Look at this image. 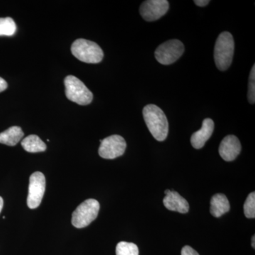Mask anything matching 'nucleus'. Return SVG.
Here are the masks:
<instances>
[{"label":"nucleus","instance_id":"a211bd4d","mask_svg":"<svg viewBox=\"0 0 255 255\" xmlns=\"http://www.w3.org/2000/svg\"><path fill=\"white\" fill-rule=\"evenodd\" d=\"M245 216L248 219H255V193L252 192L247 198L244 204Z\"/></svg>","mask_w":255,"mask_h":255},{"label":"nucleus","instance_id":"5701e85b","mask_svg":"<svg viewBox=\"0 0 255 255\" xmlns=\"http://www.w3.org/2000/svg\"><path fill=\"white\" fill-rule=\"evenodd\" d=\"M3 205H4V201H3L2 198L0 196V213H1V210H2Z\"/></svg>","mask_w":255,"mask_h":255},{"label":"nucleus","instance_id":"ddd939ff","mask_svg":"<svg viewBox=\"0 0 255 255\" xmlns=\"http://www.w3.org/2000/svg\"><path fill=\"white\" fill-rule=\"evenodd\" d=\"M231 209L229 201L224 194H217L212 196L211 200V214L216 218L221 217Z\"/></svg>","mask_w":255,"mask_h":255},{"label":"nucleus","instance_id":"423d86ee","mask_svg":"<svg viewBox=\"0 0 255 255\" xmlns=\"http://www.w3.org/2000/svg\"><path fill=\"white\" fill-rule=\"evenodd\" d=\"M184 52V44L177 39L169 40L157 47L155 52L156 60L164 65L177 61Z\"/></svg>","mask_w":255,"mask_h":255},{"label":"nucleus","instance_id":"7ed1b4c3","mask_svg":"<svg viewBox=\"0 0 255 255\" xmlns=\"http://www.w3.org/2000/svg\"><path fill=\"white\" fill-rule=\"evenodd\" d=\"M71 51L75 58L84 63H99L104 58L103 50L97 43L83 38L74 42Z\"/></svg>","mask_w":255,"mask_h":255},{"label":"nucleus","instance_id":"dca6fc26","mask_svg":"<svg viewBox=\"0 0 255 255\" xmlns=\"http://www.w3.org/2000/svg\"><path fill=\"white\" fill-rule=\"evenodd\" d=\"M16 31V25L13 18H0V36H12Z\"/></svg>","mask_w":255,"mask_h":255},{"label":"nucleus","instance_id":"39448f33","mask_svg":"<svg viewBox=\"0 0 255 255\" xmlns=\"http://www.w3.org/2000/svg\"><path fill=\"white\" fill-rule=\"evenodd\" d=\"M100 203L93 199H87L75 209L72 216V224L77 228L87 227L95 221L100 211Z\"/></svg>","mask_w":255,"mask_h":255},{"label":"nucleus","instance_id":"9b49d317","mask_svg":"<svg viewBox=\"0 0 255 255\" xmlns=\"http://www.w3.org/2000/svg\"><path fill=\"white\" fill-rule=\"evenodd\" d=\"M163 199L164 206L169 211H177L181 214H187L189 211V203L176 191L166 190Z\"/></svg>","mask_w":255,"mask_h":255},{"label":"nucleus","instance_id":"0eeeda50","mask_svg":"<svg viewBox=\"0 0 255 255\" xmlns=\"http://www.w3.org/2000/svg\"><path fill=\"white\" fill-rule=\"evenodd\" d=\"M46 190V178L44 174L36 172L29 178L27 205L31 209L38 208L41 204Z\"/></svg>","mask_w":255,"mask_h":255},{"label":"nucleus","instance_id":"6ab92c4d","mask_svg":"<svg viewBox=\"0 0 255 255\" xmlns=\"http://www.w3.org/2000/svg\"><path fill=\"white\" fill-rule=\"evenodd\" d=\"M248 97L250 103L254 105L255 102V66L253 65L250 75L249 84H248Z\"/></svg>","mask_w":255,"mask_h":255},{"label":"nucleus","instance_id":"f257e3e1","mask_svg":"<svg viewBox=\"0 0 255 255\" xmlns=\"http://www.w3.org/2000/svg\"><path fill=\"white\" fill-rule=\"evenodd\" d=\"M142 115L149 131L158 141H164L169 132V124L163 111L155 105L145 106Z\"/></svg>","mask_w":255,"mask_h":255},{"label":"nucleus","instance_id":"f3484780","mask_svg":"<svg viewBox=\"0 0 255 255\" xmlns=\"http://www.w3.org/2000/svg\"><path fill=\"white\" fill-rule=\"evenodd\" d=\"M117 255H139L138 248L136 245L127 242H120L116 248Z\"/></svg>","mask_w":255,"mask_h":255},{"label":"nucleus","instance_id":"f03ea898","mask_svg":"<svg viewBox=\"0 0 255 255\" xmlns=\"http://www.w3.org/2000/svg\"><path fill=\"white\" fill-rule=\"evenodd\" d=\"M235 43L232 34L223 31L218 37L214 48V59L216 67L221 71L227 70L232 63Z\"/></svg>","mask_w":255,"mask_h":255},{"label":"nucleus","instance_id":"aec40b11","mask_svg":"<svg viewBox=\"0 0 255 255\" xmlns=\"http://www.w3.org/2000/svg\"><path fill=\"white\" fill-rule=\"evenodd\" d=\"M181 254H182V255H199V253H198L195 250L191 248L190 246H184V248H182Z\"/></svg>","mask_w":255,"mask_h":255},{"label":"nucleus","instance_id":"1a4fd4ad","mask_svg":"<svg viewBox=\"0 0 255 255\" xmlns=\"http://www.w3.org/2000/svg\"><path fill=\"white\" fill-rule=\"evenodd\" d=\"M169 10L167 0H147L140 5V13L147 21H154L163 16Z\"/></svg>","mask_w":255,"mask_h":255},{"label":"nucleus","instance_id":"b1692460","mask_svg":"<svg viewBox=\"0 0 255 255\" xmlns=\"http://www.w3.org/2000/svg\"><path fill=\"white\" fill-rule=\"evenodd\" d=\"M255 236H253V239H252V246H253V248H255Z\"/></svg>","mask_w":255,"mask_h":255},{"label":"nucleus","instance_id":"f8f14e48","mask_svg":"<svg viewBox=\"0 0 255 255\" xmlns=\"http://www.w3.org/2000/svg\"><path fill=\"white\" fill-rule=\"evenodd\" d=\"M214 130V122L212 119H206L203 122L200 130L192 134L191 143L195 149H201L204 147L208 140L212 135Z\"/></svg>","mask_w":255,"mask_h":255},{"label":"nucleus","instance_id":"20e7f679","mask_svg":"<svg viewBox=\"0 0 255 255\" xmlns=\"http://www.w3.org/2000/svg\"><path fill=\"white\" fill-rule=\"evenodd\" d=\"M65 95L71 102L79 105H88L93 100V94L85 84L73 75H68L64 80Z\"/></svg>","mask_w":255,"mask_h":255},{"label":"nucleus","instance_id":"9d476101","mask_svg":"<svg viewBox=\"0 0 255 255\" xmlns=\"http://www.w3.org/2000/svg\"><path fill=\"white\" fill-rule=\"evenodd\" d=\"M241 144L236 135L225 137L219 147V154L226 162H231L237 158L241 152Z\"/></svg>","mask_w":255,"mask_h":255},{"label":"nucleus","instance_id":"4468645a","mask_svg":"<svg viewBox=\"0 0 255 255\" xmlns=\"http://www.w3.org/2000/svg\"><path fill=\"white\" fill-rule=\"evenodd\" d=\"M22 129L18 127H10L0 133V143L9 146H15L22 138Z\"/></svg>","mask_w":255,"mask_h":255},{"label":"nucleus","instance_id":"2eb2a0df","mask_svg":"<svg viewBox=\"0 0 255 255\" xmlns=\"http://www.w3.org/2000/svg\"><path fill=\"white\" fill-rule=\"evenodd\" d=\"M21 146L26 152L32 153L44 152L47 148L46 143L36 135H30L25 137L21 142Z\"/></svg>","mask_w":255,"mask_h":255},{"label":"nucleus","instance_id":"4be33fe9","mask_svg":"<svg viewBox=\"0 0 255 255\" xmlns=\"http://www.w3.org/2000/svg\"><path fill=\"white\" fill-rule=\"evenodd\" d=\"M209 0H195L194 3L199 6H205L209 4Z\"/></svg>","mask_w":255,"mask_h":255},{"label":"nucleus","instance_id":"412c9836","mask_svg":"<svg viewBox=\"0 0 255 255\" xmlns=\"http://www.w3.org/2000/svg\"><path fill=\"white\" fill-rule=\"evenodd\" d=\"M7 82L5 81L4 79L0 78V92L4 91L7 88Z\"/></svg>","mask_w":255,"mask_h":255},{"label":"nucleus","instance_id":"6e6552de","mask_svg":"<svg viewBox=\"0 0 255 255\" xmlns=\"http://www.w3.org/2000/svg\"><path fill=\"white\" fill-rule=\"evenodd\" d=\"M99 155L102 158L115 159L123 155L127 148V142L123 137L113 135L101 140Z\"/></svg>","mask_w":255,"mask_h":255}]
</instances>
